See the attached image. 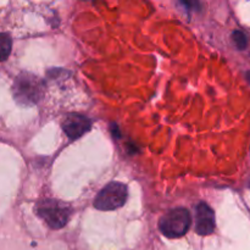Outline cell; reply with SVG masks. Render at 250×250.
<instances>
[{"label":"cell","mask_w":250,"mask_h":250,"mask_svg":"<svg viewBox=\"0 0 250 250\" xmlns=\"http://www.w3.org/2000/svg\"><path fill=\"white\" fill-rule=\"evenodd\" d=\"M92 126V122L88 117L78 114H70L63 119L62 129L70 139H78Z\"/></svg>","instance_id":"5"},{"label":"cell","mask_w":250,"mask_h":250,"mask_svg":"<svg viewBox=\"0 0 250 250\" xmlns=\"http://www.w3.org/2000/svg\"><path fill=\"white\" fill-rule=\"evenodd\" d=\"M192 219L187 209L177 208L164 215L159 221V229L164 236L168 238H180L189 229Z\"/></svg>","instance_id":"2"},{"label":"cell","mask_w":250,"mask_h":250,"mask_svg":"<svg viewBox=\"0 0 250 250\" xmlns=\"http://www.w3.org/2000/svg\"><path fill=\"white\" fill-rule=\"evenodd\" d=\"M247 77H248V80H249V82H250V72L247 73Z\"/></svg>","instance_id":"9"},{"label":"cell","mask_w":250,"mask_h":250,"mask_svg":"<svg viewBox=\"0 0 250 250\" xmlns=\"http://www.w3.org/2000/svg\"><path fill=\"white\" fill-rule=\"evenodd\" d=\"M14 95L20 104H36L43 95V83L31 73H22L15 81Z\"/></svg>","instance_id":"3"},{"label":"cell","mask_w":250,"mask_h":250,"mask_svg":"<svg viewBox=\"0 0 250 250\" xmlns=\"http://www.w3.org/2000/svg\"><path fill=\"white\" fill-rule=\"evenodd\" d=\"M215 229V214L205 203H200L195 210V232L200 236H209Z\"/></svg>","instance_id":"6"},{"label":"cell","mask_w":250,"mask_h":250,"mask_svg":"<svg viewBox=\"0 0 250 250\" xmlns=\"http://www.w3.org/2000/svg\"><path fill=\"white\" fill-rule=\"evenodd\" d=\"M232 39H233V43L239 50H243L248 45V37L246 33H243L242 31H234L232 34Z\"/></svg>","instance_id":"8"},{"label":"cell","mask_w":250,"mask_h":250,"mask_svg":"<svg viewBox=\"0 0 250 250\" xmlns=\"http://www.w3.org/2000/svg\"><path fill=\"white\" fill-rule=\"evenodd\" d=\"M12 42L9 34L0 33V61H4L9 58L11 53Z\"/></svg>","instance_id":"7"},{"label":"cell","mask_w":250,"mask_h":250,"mask_svg":"<svg viewBox=\"0 0 250 250\" xmlns=\"http://www.w3.org/2000/svg\"><path fill=\"white\" fill-rule=\"evenodd\" d=\"M127 186L120 182L109 183L103 188L94 200V207L102 211H110L121 208L127 200Z\"/></svg>","instance_id":"4"},{"label":"cell","mask_w":250,"mask_h":250,"mask_svg":"<svg viewBox=\"0 0 250 250\" xmlns=\"http://www.w3.org/2000/svg\"><path fill=\"white\" fill-rule=\"evenodd\" d=\"M38 216L50 229H62L71 217V208L56 199H44L36 208Z\"/></svg>","instance_id":"1"}]
</instances>
